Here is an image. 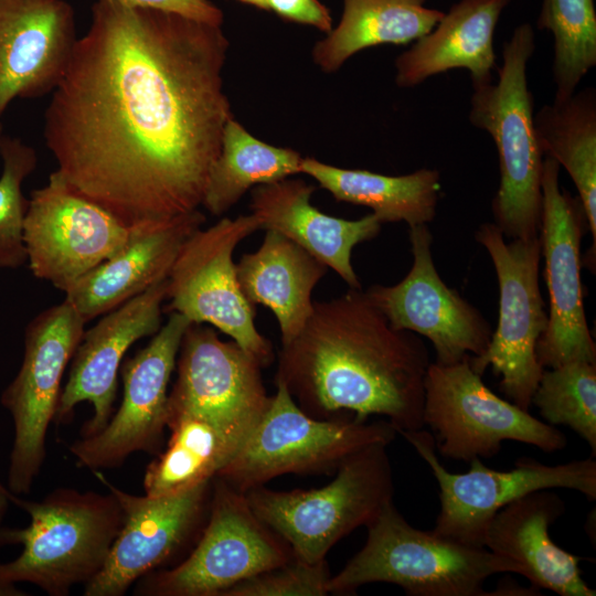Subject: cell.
Instances as JSON below:
<instances>
[{"mask_svg":"<svg viewBox=\"0 0 596 596\" xmlns=\"http://www.w3.org/2000/svg\"><path fill=\"white\" fill-rule=\"evenodd\" d=\"M221 25L96 0L44 116L65 183L127 225L202 204L225 124Z\"/></svg>","mask_w":596,"mask_h":596,"instance_id":"6da1fadb","label":"cell"},{"mask_svg":"<svg viewBox=\"0 0 596 596\" xmlns=\"http://www.w3.org/2000/svg\"><path fill=\"white\" fill-rule=\"evenodd\" d=\"M425 343L394 329L362 288L315 301L301 332L281 345L275 381L307 414L385 417L397 430L424 427Z\"/></svg>","mask_w":596,"mask_h":596,"instance_id":"7a4b0ae2","label":"cell"},{"mask_svg":"<svg viewBox=\"0 0 596 596\" xmlns=\"http://www.w3.org/2000/svg\"><path fill=\"white\" fill-rule=\"evenodd\" d=\"M6 491L29 514L30 524L0 529V544L22 545L18 557L0 564V586L29 583L50 596H67L100 572L123 524V510L110 491L62 487L41 501Z\"/></svg>","mask_w":596,"mask_h":596,"instance_id":"3957f363","label":"cell"},{"mask_svg":"<svg viewBox=\"0 0 596 596\" xmlns=\"http://www.w3.org/2000/svg\"><path fill=\"white\" fill-rule=\"evenodd\" d=\"M363 547L327 583V593L355 594L366 584L401 586L411 596H489L494 574H519L514 562L486 547L469 546L412 526L387 503L366 526Z\"/></svg>","mask_w":596,"mask_h":596,"instance_id":"277c9868","label":"cell"},{"mask_svg":"<svg viewBox=\"0 0 596 596\" xmlns=\"http://www.w3.org/2000/svg\"><path fill=\"white\" fill-rule=\"evenodd\" d=\"M534 49L532 25H518L503 45L498 82L472 85L468 115L471 125L487 131L496 145L500 184L492 213L494 224L510 240L538 237L541 232L544 155L526 77Z\"/></svg>","mask_w":596,"mask_h":596,"instance_id":"5b68a950","label":"cell"},{"mask_svg":"<svg viewBox=\"0 0 596 596\" xmlns=\"http://www.w3.org/2000/svg\"><path fill=\"white\" fill-rule=\"evenodd\" d=\"M386 444L349 456L328 485L276 491L264 486L245 492L254 513L306 563L326 560L341 539L371 523L393 501L394 482Z\"/></svg>","mask_w":596,"mask_h":596,"instance_id":"8992f818","label":"cell"},{"mask_svg":"<svg viewBox=\"0 0 596 596\" xmlns=\"http://www.w3.org/2000/svg\"><path fill=\"white\" fill-rule=\"evenodd\" d=\"M275 384L263 417L215 477L240 492L286 473L336 472L352 454L373 444L390 445L397 435L386 419L316 418L298 406L283 382Z\"/></svg>","mask_w":596,"mask_h":596,"instance_id":"52a82bcc","label":"cell"},{"mask_svg":"<svg viewBox=\"0 0 596 596\" xmlns=\"http://www.w3.org/2000/svg\"><path fill=\"white\" fill-rule=\"evenodd\" d=\"M289 545L252 510L245 493L212 480L205 524L189 555L136 582L140 596H222L235 584L292 558Z\"/></svg>","mask_w":596,"mask_h":596,"instance_id":"ba28073f","label":"cell"},{"mask_svg":"<svg viewBox=\"0 0 596 596\" xmlns=\"http://www.w3.org/2000/svg\"><path fill=\"white\" fill-rule=\"evenodd\" d=\"M470 365L430 362L425 377L423 423L444 457L470 462L497 455L505 440L562 450L566 437L555 426L494 394Z\"/></svg>","mask_w":596,"mask_h":596,"instance_id":"9c48e42d","label":"cell"},{"mask_svg":"<svg viewBox=\"0 0 596 596\" xmlns=\"http://www.w3.org/2000/svg\"><path fill=\"white\" fill-rule=\"evenodd\" d=\"M507 237L494 223H483L476 241L488 252L499 285V320L485 352L470 356L480 375L488 366L500 376V390L510 402L529 411L543 373L536 345L547 326L539 284L541 237Z\"/></svg>","mask_w":596,"mask_h":596,"instance_id":"30bf717a","label":"cell"},{"mask_svg":"<svg viewBox=\"0 0 596 596\" xmlns=\"http://www.w3.org/2000/svg\"><path fill=\"white\" fill-rule=\"evenodd\" d=\"M398 434L428 465L438 483L440 509L432 531L469 546L483 547L493 517L533 491L564 488L596 499V461L592 457L561 465L521 457L504 471L491 469L476 458L467 472L454 473L439 461L430 433L421 428Z\"/></svg>","mask_w":596,"mask_h":596,"instance_id":"8fae6325","label":"cell"},{"mask_svg":"<svg viewBox=\"0 0 596 596\" xmlns=\"http://www.w3.org/2000/svg\"><path fill=\"white\" fill-rule=\"evenodd\" d=\"M260 230L253 214L222 219L196 230L182 245L168 276V312L191 323L211 324L264 368L275 359L273 343L255 326L256 308L244 297L233 253Z\"/></svg>","mask_w":596,"mask_h":596,"instance_id":"7c38bea8","label":"cell"},{"mask_svg":"<svg viewBox=\"0 0 596 596\" xmlns=\"http://www.w3.org/2000/svg\"><path fill=\"white\" fill-rule=\"evenodd\" d=\"M86 321L64 299L36 315L24 332L21 366L1 394L13 422L8 489L26 494L46 456V434L54 421L61 382L83 337Z\"/></svg>","mask_w":596,"mask_h":596,"instance_id":"4fadbf2b","label":"cell"},{"mask_svg":"<svg viewBox=\"0 0 596 596\" xmlns=\"http://www.w3.org/2000/svg\"><path fill=\"white\" fill-rule=\"evenodd\" d=\"M175 366L167 422L180 416L205 419L242 447L270 402L258 361L233 340H222L212 327L191 323Z\"/></svg>","mask_w":596,"mask_h":596,"instance_id":"5bb4252c","label":"cell"},{"mask_svg":"<svg viewBox=\"0 0 596 596\" xmlns=\"http://www.w3.org/2000/svg\"><path fill=\"white\" fill-rule=\"evenodd\" d=\"M560 168L553 158L544 156L540 237L550 309L536 345L543 369L570 361L596 362L581 278V243L587 221L578 196L561 189Z\"/></svg>","mask_w":596,"mask_h":596,"instance_id":"9a60e30c","label":"cell"},{"mask_svg":"<svg viewBox=\"0 0 596 596\" xmlns=\"http://www.w3.org/2000/svg\"><path fill=\"white\" fill-rule=\"evenodd\" d=\"M97 479L117 499L123 524L100 572L84 586V596H123L145 575L174 560L205 524L212 480L187 490L150 497L126 492L97 470Z\"/></svg>","mask_w":596,"mask_h":596,"instance_id":"2e32d148","label":"cell"},{"mask_svg":"<svg viewBox=\"0 0 596 596\" xmlns=\"http://www.w3.org/2000/svg\"><path fill=\"white\" fill-rule=\"evenodd\" d=\"M129 225L70 188L54 171L32 191L23 237L34 277L66 291L117 253Z\"/></svg>","mask_w":596,"mask_h":596,"instance_id":"e0dca14e","label":"cell"},{"mask_svg":"<svg viewBox=\"0 0 596 596\" xmlns=\"http://www.w3.org/2000/svg\"><path fill=\"white\" fill-rule=\"evenodd\" d=\"M190 324L183 315L170 312L150 342L123 361L120 406L99 433L70 446L77 467L102 471L121 466L135 453H160L167 428L168 385Z\"/></svg>","mask_w":596,"mask_h":596,"instance_id":"ac0fdd59","label":"cell"},{"mask_svg":"<svg viewBox=\"0 0 596 596\" xmlns=\"http://www.w3.org/2000/svg\"><path fill=\"white\" fill-rule=\"evenodd\" d=\"M413 264L396 285H373L365 291L397 330L427 338L439 364L478 356L487 349L492 329L481 312L449 288L438 275L427 224L409 226Z\"/></svg>","mask_w":596,"mask_h":596,"instance_id":"d6986e66","label":"cell"},{"mask_svg":"<svg viewBox=\"0 0 596 596\" xmlns=\"http://www.w3.org/2000/svg\"><path fill=\"white\" fill-rule=\"evenodd\" d=\"M167 295L168 278L103 315L94 327L84 331L61 391L54 417L56 424H66L82 402L92 405L93 415L83 424L81 437L93 436L108 424L114 414L118 372L125 354L135 342L161 328Z\"/></svg>","mask_w":596,"mask_h":596,"instance_id":"ffe728a7","label":"cell"},{"mask_svg":"<svg viewBox=\"0 0 596 596\" xmlns=\"http://www.w3.org/2000/svg\"><path fill=\"white\" fill-rule=\"evenodd\" d=\"M76 42L65 0H0V117L15 98L52 93Z\"/></svg>","mask_w":596,"mask_h":596,"instance_id":"44dd1931","label":"cell"},{"mask_svg":"<svg viewBox=\"0 0 596 596\" xmlns=\"http://www.w3.org/2000/svg\"><path fill=\"white\" fill-rule=\"evenodd\" d=\"M205 222L199 210L129 225L124 246L64 294L88 322L168 278L183 243Z\"/></svg>","mask_w":596,"mask_h":596,"instance_id":"7402d4cb","label":"cell"},{"mask_svg":"<svg viewBox=\"0 0 596 596\" xmlns=\"http://www.w3.org/2000/svg\"><path fill=\"white\" fill-rule=\"evenodd\" d=\"M315 189L301 179L288 178L254 187L251 214L260 230L284 235L333 269L349 288H361L352 266V251L376 237L382 223L373 213L358 220L322 213L310 203Z\"/></svg>","mask_w":596,"mask_h":596,"instance_id":"603a6c76","label":"cell"},{"mask_svg":"<svg viewBox=\"0 0 596 596\" xmlns=\"http://www.w3.org/2000/svg\"><path fill=\"white\" fill-rule=\"evenodd\" d=\"M565 513L549 489L533 491L502 508L487 528L483 547L520 566L532 585L561 596H595L582 577L584 560L555 544L550 526Z\"/></svg>","mask_w":596,"mask_h":596,"instance_id":"cb8c5ba5","label":"cell"},{"mask_svg":"<svg viewBox=\"0 0 596 596\" xmlns=\"http://www.w3.org/2000/svg\"><path fill=\"white\" fill-rule=\"evenodd\" d=\"M511 0H459L436 26L395 60L398 87L417 86L455 68L470 73L472 85L492 82L496 68L493 38Z\"/></svg>","mask_w":596,"mask_h":596,"instance_id":"d4e9b609","label":"cell"},{"mask_svg":"<svg viewBox=\"0 0 596 596\" xmlns=\"http://www.w3.org/2000/svg\"><path fill=\"white\" fill-rule=\"evenodd\" d=\"M328 267L284 235L266 230L260 246L244 254L236 276L246 300L277 319L281 345L305 328L313 310L312 291Z\"/></svg>","mask_w":596,"mask_h":596,"instance_id":"484cf974","label":"cell"},{"mask_svg":"<svg viewBox=\"0 0 596 596\" xmlns=\"http://www.w3.org/2000/svg\"><path fill=\"white\" fill-rule=\"evenodd\" d=\"M301 173L315 179L337 201L368 206L381 221L427 224L436 215L440 173L419 169L404 175H384L366 170L337 168L304 158Z\"/></svg>","mask_w":596,"mask_h":596,"instance_id":"4316f807","label":"cell"},{"mask_svg":"<svg viewBox=\"0 0 596 596\" xmlns=\"http://www.w3.org/2000/svg\"><path fill=\"white\" fill-rule=\"evenodd\" d=\"M427 0H343L338 25L317 42L315 63L327 73L355 53L380 44H407L429 33L444 12Z\"/></svg>","mask_w":596,"mask_h":596,"instance_id":"83f0119b","label":"cell"},{"mask_svg":"<svg viewBox=\"0 0 596 596\" xmlns=\"http://www.w3.org/2000/svg\"><path fill=\"white\" fill-rule=\"evenodd\" d=\"M544 156L570 174L596 246V91L587 87L565 100L546 104L533 117Z\"/></svg>","mask_w":596,"mask_h":596,"instance_id":"f1b7e54d","label":"cell"},{"mask_svg":"<svg viewBox=\"0 0 596 596\" xmlns=\"http://www.w3.org/2000/svg\"><path fill=\"white\" fill-rule=\"evenodd\" d=\"M302 159L292 149L258 140L232 117L224 126L201 205L213 215H222L251 188L301 173Z\"/></svg>","mask_w":596,"mask_h":596,"instance_id":"f546056e","label":"cell"},{"mask_svg":"<svg viewBox=\"0 0 596 596\" xmlns=\"http://www.w3.org/2000/svg\"><path fill=\"white\" fill-rule=\"evenodd\" d=\"M167 428V447L143 475L145 494L150 497L177 493L214 479L241 448L219 427L199 417L169 419Z\"/></svg>","mask_w":596,"mask_h":596,"instance_id":"4dcf8cb0","label":"cell"},{"mask_svg":"<svg viewBox=\"0 0 596 596\" xmlns=\"http://www.w3.org/2000/svg\"><path fill=\"white\" fill-rule=\"evenodd\" d=\"M536 26L553 35L554 100H565L596 66L594 0H542Z\"/></svg>","mask_w":596,"mask_h":596,"instance_id":"1f68e13d","label":"cell"},{"mask_svg":"<svg viewBox=\"0 0 596 596\" xmlns=\"http://www.w3.org/2000/svg\"><path fill=\"white\" fill-rule=\"evenodd\" d=\"M552 426L573 429L596 453V362L570 361L544 369L532 397Z\"/></svg>","mask_w":596,"mask_h":596,"instance_id":"d6a6232c","label":"cell"},{"mask_svg":"<svg viewBox=\"0 0 596 596\" xmlns=\"http://www.w3.org/2000/svg\"><path fill=\"white\" fill-rule=\"evenodd\" d=\"M0 158V268L15 269L28 260L23 230L29 199L22 185L34 171L38 158L33 147L9 136L2 138Z\"/></svg>","mask_w":596,"mask_h":596,"instance_id":"836d02e7","label":"cell"},{"mask_svg":"<svg viewBox=\"0 0 596 596\" xmlns=\"http://www.w3.org/2000/svg\"><path fill=\"white\" fill-rule=\"evenodd\" d=\"M330 576L326 560L306 563L292 557L235 584L222 596H323Z\"/></svg>","mask_w":596,"mask_h":596,"instance_id":"e575fe53","label":"cell"},{"mask_svg":"<svg viewBox=\"0 0 596 596\" xmlns=\"http://www.w3.org/2000/svg\"><path fill=\"white\" fill-rule=\"evenodd\" d=\"M266 6L284 20L311 25L326 33L332 30L330 12L319 0H266Z\"/></svg>","mask_w":596,"mask_h":596,"instance_id":"d590c367","label":"cell"},{"mask_svg":"<svg viewBox=\"0 0 596 596\" xmlns=\"http://www.w3.org/2000/svg\"><path fill=\"white\" fill-rule=\"evenodd\" d=\"M135 7L175 12L213 25H222L223 12L211 0H119Z\"/></svg>","mask_w":596,"mask_h":596,"instance_id":"8d00e7d4","label":"cell"},{"mask_svg":"<svg viewBox=\"0 0 596 596\" xmlns=\"http://www.w3.org/2000/svg\"><path fill=\"white\" fill-rule=\"evenodd\" d=\"M10 500L6 491V487L0 483V524L7 513Z\"/></svg>","mask_w":596,"mask_h":596,"instance_id":"74e56055","label":"cell"},{"mask_svg":"<svg viewBox=\"0 0 596 596\" xmlns=\"http://www.w3.org/2000/svg\"><path fill=\"white\" fill-rule=\"evenodd\" d=\"M24 595L18 587H3L0 586V596H21Z\"/></svg>","mask_w":596,"mask_h":596,"instance_id":"f35d334b","label":"cell"},{"mask_svg":"<svg viewBox=\"0 0 596 596\" xmlns=\"http://www.w3.org/2000/svg\"><path fill=\"white\" fill-rule=\"evenodd\" d=\"M243 3L251 4L258 9L267 10L266 0H238Z\"/></svg>","mask_w":596,"mask_h":596,"instance_id":"ab89813d","label":"cell"},{"mask_svg":"<svg viewBox=\"0 0 596 596\" xmlns=\"http://www.w3.org/2000/svg\"><path fill=\"white\" fill-rule=\"evenodd\" d=\"M2 138H3V131H2V126L0 124V147H1Z\"/></svg>","mask_w":596,"mask_h":596,"instance_id":"60d3db41","label":"cell"}]
</instances>
